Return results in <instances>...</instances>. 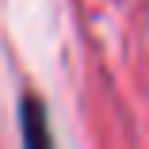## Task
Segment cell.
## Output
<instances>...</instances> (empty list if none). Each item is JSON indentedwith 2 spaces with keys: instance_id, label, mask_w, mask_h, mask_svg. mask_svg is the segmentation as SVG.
<instances>
[{
  "instance_id": "1",
  "label": "cell",
  "mask_w": 149,
  "mask_h": 149,
  "mask_svg": "<svg viewBox=\"0 0 149 149\" xmlns=\"http://www.w3.org/2000/svg\"><path fill=\"white\" fill-rule=\"evenodd\" d=\"M19 115H23V123H19V130H23V145L46 149V145L54 141V134H50V126H46V107H42V100H38V96H23Z\"/></svg>"
}]
</instances>
